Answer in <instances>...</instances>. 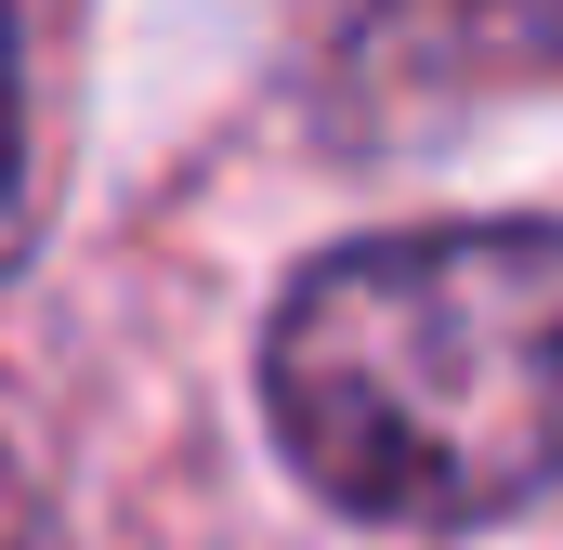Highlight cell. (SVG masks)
<instances>
[{"label": "cell", "mask_w": 563, "mask_h": 550, "mask_svg": "<svg viewBox=\"0 0 563 550\" xmlns=\"http://www.w3.org/2000/svg\"><path fill=\"white\" fill-rule=\"evenodd\" d=\"M263 432L341 512L394 538H472L563 498V223H394L276 288Z\"/></svg>", "instance_id": "1"}, {"label": "cell", "mask_w": 563, "mask_h": 550, "mask_svg": "<svg viewBox=\"0 0 563 550\" xmlns=\"http://www.w3.org/2000/svg\"><path fill=\"white\" fill-rule=\"evenodd\" d=\"M394 40L459 79H563V0H394Z\"/></svg>", "instance_id": "2"}, {"label": "cell", "mask_w": 563, "mask_h": 550, "mask_svg": "<svg viewBox=\"0 0 563 550\" xmlns=\"http://www.w3.org/2000/svg\"><path fill=\"white\" fill-rule=\"evenodd\" d=\"M40 250V26L0 0V275Z\"/></svg>", "instance_id": "3"}, {"label": "cell", "mask_w": 563, "mask_h": 550, "mask_svg": "<svg viewBox=\"0 0 563 550\" xmlns=\"http://www.w3.org/2000/svg\"><path fill=\"white\" fill-rule=\"evenodd\" d=\"M40 538H53V498H40V472L0 446V550H40Z\"/></svg>", "instance_id": "4"}]
</instances>
